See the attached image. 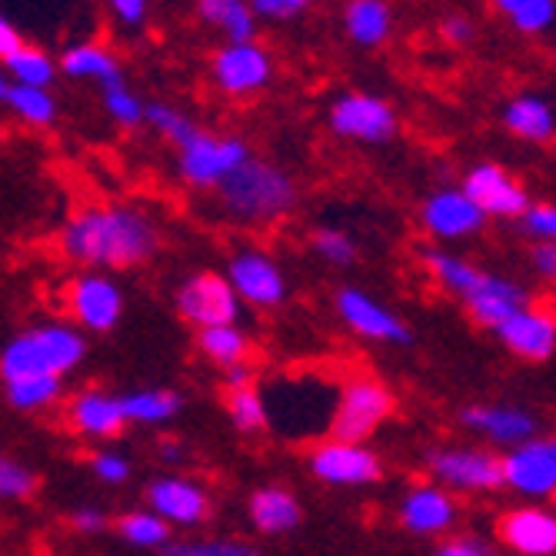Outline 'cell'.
<instances>
[{"label": "cell", "mask_w": 556, "mask_h": 556, "mask_svg": "<svg viewBox=\"0 0 556 556\" xmlns=\"http://www.w3.org/2000/svg\"><path fill=\"white\" fill-rule=\"evenodd\" d=\"M64 257L90 270H130L157 257L161 227L127 204H90L61 230Z\"/></svg>", "instance_id": "1"}, {"label": "cell", "mask_w": 556, "mask_h": 556, "mask_svg": "<svg viewBox=\"0 0 556 556\" xmlns=\"http://www.w3.org/2000/svg\"><path fill=\"white\" fill-rule=\"evenodd\" d=\"M227 217L240 224H270L296 207V184L277 164L247 157L217 190Z\"/></svg>", "instance_id": "2"}, {"label": "cell", "mask_w": 556, "mask_h": 556, "mask_svg": "<svg viewBox=\"0 0 556 556\" xmlns=\"http://www.w3.org/2000/svg\"><path fill=\"white\" fill-rule=\"evenodd\" d=\"M87 357V340L71 324H40L21 330L0 350V380L21 377H67Z\"/></svg>", "instance_id": "3"}, {"label": "cell", "mask_w": 556, "mask_h": 556, "mask_svg": "<svg viewBox=\"0 0 556 556\" xmlns=\"http://www.w3.org/2000/svg\"><path fill=\"white\" fill-rule=\"evenodd\" d=\"M174 150H177V174H180V180L187 187H197V190H217L250 157V147L243 140L224 137V134H211L200 124Z\"/></svg>", "instance_id": "4"}, {"label": "cell", "mask_w": 556, "mask_h": 556, "mask_svg": "<svg viewBox=\"0 0 556 556\" xmlns=\"http://www.w3.org/2000/svg\"><path fill=\"white\" fill-rule=\"evenodd\" d=\"M393 414V393L374 377H353L337 393L330 410V433L343 443H364Z\"/></svg>", "instance_id": "5"}, {"label": "cell", "mask_w": 556, "mask_h": 556, "mask_svg": "<svg viewBox=\"0 0 556 556\" xmlns=\"http://www.w3.org/2000/svg\"><path fill=\"white\" fill-rule=\"evenodd\" d=\"M177 314L193 324L197 330H211V327H230L240 317V296L227 283L224 274H193L177 287Z\"/></svg>", "instance_id": "6"}, {"label": "cell", "mask_w": 556, "mask_h": 556, "mask_svg": "<svg viewBox=\"0 0 556 556\" xmlns=\"http://www.w3.org/2000/svg\"><path fill=\"white\" fill-rule=\"evenodd\" d=\"M211 80L227 97H254L274 80V58L257 40L224 43L211 58Z\"/></svg>", "instance_id": "7"}, {"label": "cell", "mask_w": 556, "mask_h": 556, "mask_svg": "<svg viewBox=\"0 0 556 556\" xmlns=\"http://www.w3.org/2000/svg\"><path fill=\"white\" fill-rule=\"evenodd\" d=\"M330 130L346 140H361V143H383L396 134V111L377 93H361L350 90L340 93L330 104Z\"/></svg>", "instance_id": "8"}, {"label": "cell", "mask_w": 556, "mask_h": 556, "mask_svg": "<svg viewBox=\"0 0 556 556\" xmlns=\"http://www.w3.org/2000/svg\"><path fill=\"white\" fill-rule=\"evenodd\" d=\"M307 467L327 486H367L383 477V464L370 446L343 443L333 437L311 450Z\"/></svg>", "instance_id": "9"}, {"label": "cell", "mask_w": 556, "mask_h": 556, "mask_svg": "<svg viewBox=\"0 0 556 556\" xmlns=\"http://www.w3.org/2000/svg\"><path fill=\"white\" fill-rule=\"evenodd\" d=\"M67 311L90 333H111L124 317V290L108 274H80L67 287Z\"/></svg>", "instance_id": "10"}, {"label": "cell", "mask_w": 556, "mask_h": 556, "mask_svg": "<svg viewBox=\"0 0 556 556\" xmlns=\"http://www.w3.org/2000/svg\"><path fill=\"white\" fill-rule=\"evenodd\" d=\"M224 277L240 296V303H254V307H280L290 296L287 274L264 250H237Z\"/></svg>", "instance_id": "11"}, {"label": "cell", "mask_w": 556, "mask_h": 556, "mask_svg": "<svg viewBox=\"0 0 556 556\" xmlns=\"http://www.w3.org/2000/svg\"><path fill=\"white\" fill-rule=\"evenodd\" d=\"M333 307L340 314V320L367 340H377V343H410L414 333L410 327L403 324L393 311H387L383 303H377L370 293L357 290V287H340L337 296H333Z\"/></svg>", "instance_id": "12"}, {"label": "cell", "mask_w": 556, "mask_h": 556, "mask_svg": "<svg viewBox=\"0 0 556 556\" xmlns=\"http://www.w3.org/2000/svg\"><path fill=\"white\" fill-rule=\"evenodd\" d=\"M147 507L150 514H157L164 523L177 527H200L211 520V493L200 486L197 480L187 477H157L147 486Z\"/></svg>", "instance_id": "13"}, {"label": "cell", "mask_w": 556, "mask_h": 556, "mask_svg": "<svg viewBox=\"0 0 556 556\" xmlns=\"http://www.w3.org/2000/svg\"><path fill=\"white\" fill-rule=\"evenodd\" d=\"M467 200L483 217H527L530 193L496 164H480L464 180Z\"/></svg>", "instance_id": "14"}, {"label": "cell", "mask_w": 556, "mask_h": 556, "mask_svg": "<svg viewBox=\"0 0 556 556\" xmlns=\"http://www.w3.org/2000/svg\"><path fill=\"white\" fill-rule=\"evenodd\" d=\"M430 473L457 490H496L503 486V470L493 453L483 450H460V446H446L433 450L427 457Z\"/></svg>", "instance_id": "15"}, {"label": "cell", "mask_w": 556, "mask_h": 556, "mask_svg": "<svg viewBox=\"0 0 556 556\" xmlns=\"http://www.w3.org/2000/svg\"><path fill=\"white\" fill-rule=\"evenodd\" d=\"M503 483L527 496H553L556 493V440H527L510 457L500 460Z\"/></svg>", "instance_id": "16"}, {"label": "cell", "mask_w": 556, "mask_h": 556, "mask_svg": "<svg viewBox=\"0 0 556 556\" xmlns=\"http://www.w3.org/2000/svg\"><path fill=\"white\" fill-rule=\"evenodd\" d=\"M67 424L90 440H114L124 433L127 420L121 410V396L108 390H80L67 403Z\"/></svg>", "instance_id": "17"}, {"label": "cell", "mask_w": 556, "mask_h": 556, "mask_svg": "<svg viewBox=\"0 0 556 556\" xmlns=\"http://www.w3.org/2000/svg\"><path fill=\"white\" fill-rule=\"evenodd\" d=\"M486 224L483 211H477L464 190H440L424 204V227L440 240H460L477 233Z\"/></svg>", "instance_id": "18"}, {"label": "cell", "mask_w": 556, "mask_h": 556, "mask_svg": "<svg viewBox=\"0 0 556 556\" xmlns=\"http://www.w3.org/2000/svg\"><path fill=\"white\" fill-rule=\"evenodd\" d=\"M453 520H457V503L450 500L443 486L433 483L414 486L400 503V527L417 536L443 533L446 527H453Z\"/></svg>", "instance_id": "19"}, {"label": "cell", "mask_w": 556, "mask_h": 556, "mask_svg": "<svg viewBox=\"0 0 556 556\" xmlns=\"http://www.w3.org/2000/svg\"><path fill=\"white\" fill-rule=\"evenodd\" d=\"M500 540L523 556H556V517L540 507L510 510L500 520Z\"/></svg>", "instance_id": "20"}, {"label": "cell", "mask_w": 556, "mask_h": 556, "mask_svg": "<svg viewBox=\"0 0 556 556\" xmlns=\"http://www.w3.org/2000/svg\"><path fill=\"white\" fill-rule=\"evenodd\" d=\"M496 337L523 361H546L556 350V320L543 311L523 307L507 324L496 327Z\"/></svg>", "instance_id": "21"}, {"label": "cell", "mask_w": 556, "mask_h": 556, "mask_svg": "<svg viewBox=\"0 0 556 556\" xmlns=\"http://www.w3.org/2000/svg\"><path fill=\"white\" fill-rule=\"evenodd\" d=\"M464 303H467V314H470L473 324L496 330L500 324H507L514 314H520L527 307V293L514 280H503V277L486 274L483 283Z\"/></svg>", "instance_id": "22"}, {"label": "cell", "mask_w": 556, "mask_h": 556, "mask_svg": "<svg viewBox=\"0 0 556 556\" xmlns=\"http://www.w3.org/2000/svg\"><path fill=\"white\" fill-rule=\"evenodd\" d=\"M247 517L261 533L283 536L303 523V507L293 496V490H287V486H261L247 500Z\"/></svg>", "instance_id": "23"}, {"label": "cell", "mask_w": 556, "mask_h": 556, "mask_svg": "<svg viewBox=\"0 0 556 556\" xmlns=\"http://www.w3.org/2000/svg\"><path fill=\"white\" fill-rule=\"evenodd\" d=\"M460 424L486 433L493 443L503 446H523L536 433V420L517 407H467L460 414Z\"/></svg>", "instance_id": "24"}, {"label": "cell", "mask_w": 556, "mask_h": 556, "mask_svg": "<svg viewBox=\"0 0 556 556\" xmlns=\"http://www.w3.org/2000/svg\"><path fill=\"white\" fill-rule=\"evenodd\" d=\"M58 67H61V74H67L74 80H93L100 87L124 77V67H121L117 54H114V50H108L104 43H97V40L71 43L61 54Z\"/></svg>", "instance_id": "25"}, {"label": "cell", "mask_w": 556, "mask_h": 556, "mask_svg": "<svg viewBox=\"0 0 556 556\" xmlns=\"http://www.w3.org/2000/svg\"><path fill=\"white\" fill-rule=\"evenodd\" d=\"M184 407V400L177 390L170 387H143V390H130L121 396V410L127 424H143V427H161L167 420H174Z\"/></svg>", "instance_id": "26"}, {"label": "cell", "mask_w": 556, "mask_h": 556, "mask_svg": "<svg viewBox=\"0 0 556 556\" xmlns=\"http://www.w3.org/2000/svg\"><path fill=\"white\" fill-rule=\"evenodd\" d=\"M193 11L204 24L224 30L227 43L257 40V17H254V11H250V4H243V0H200Z\"/></svg>", "instance_id": "27"}, {"label": "cell", "mask_w": 556, "mask_h": 556, "mask_svg": "<svg viewBox=\"0 0 556 556\" xmlns=\"http://www.w3.org/2000/svg\"><path fill=\"white\" fill-rule=\"evenodd\" d=\"M343 30L353 43L380 47V43H387V37L393 30L390 8L380 4V0H353V4L343 8Z\"/></svg>", "instance_id": "28"}, {"label": "cell", "mask_w": 556, "mask_h": 556, "mask_svg": "<svg viewBox=\"0 0 556 556\" xmlns=\"http://www.w3.org/2000/svg\"><path fill=\"white\" fill-rule=\"evenodd\" d=\"M503 124H507L510 134L530 140V143H546L556 134V117L549 111V104L543 97L523 93L517 100H510L507 114H503Z\"/></svg>", "instance_id": "29"}, {"label": "cell", "mask_w": 556, "mask_h": 556, "mask_svg": "<svg viewBox=\"0 0 556 556\" xmlns=\"http://www.w3.org/2000/svg\"><path fill=\"white\" fill-rule=\"evenodd\" d=\"M197 346L214 367H224V370L247 367V361H250V337L237 324L197 330Z\"/></svg>", "instance_id": "30"}, {"label": "cell", "mask_w": 556, "mask_h": 556, "mask_svg": "<svg viewBox=\"0 0 556 556\" xmlns=\"http://www.w3.org/2000/svg\"><path fill=\"white\" fill-rule=\"evenodd\" d=\"M4 396L14 410L21 414H40L64 396V380L61 377H21L4 383Z\"/></svg>", "instance_id": "31"}, {"label": "cell", "mask_w": 556, "mask_h": 556, "mask_svg": "<svg viewBox=\"0 0 556 556\" xmlns=\"http://www.w3.org/2000/svg\"><path fill=\"white\" fill-rule=\"evenodd\" d=\"M227 393V414H230V424L240 430V433H264L270 427V414H267V400L264 393L247 383V387H230L224 390Z\"/></svg>", "instance_id": "32"}, {"label": "cell", "mask_w": 556, "mask_h": 556, "mask_svg": "<svg viewBox=\"0 0 556 556\" xmlns=\"http://www.w3.org/2000/svg\"><path fill=\"white\" fill-rule=\"evenodd\" d=\"M4 71L11 77V84L17 87H40V90H50V84H54L58 77V64L50 61V54H43L40 47L27 43L17 50V54H11L4 61Z\"/></svg>", "instance_id": "33"}, {"label": "cell", "mask_w": 556, "mask_h": 556, "mask_svg": "<svg viewBox=\"0 0 556 556\" xmlns=\"http://www.w3.org/2000/svg\"><path fill=\"white\" fill-rule=\"evenodd\" d=\"M427 267L433 270V277L450 290V293H457V296H470L480 283H483V270H477L470 261L464 257H453V254H443V250H430V254L424 257Z\"/></svg>", "instance_id": "34"}, {"label": "cell", "mask_w": 556, "mask_h": 556, "mask_svg": "<svg viewBox=\"0 0 556 556\" xmlns=\"http://www.w3.org/2000/svg\"><path fill=\"white\" fill-rule=\"evenodd\" d=\"M4 104L14 111L17 121L30 124V127H50L58 121V100L50 90H40V87H11Z\"/></svg>", "instance_id": "35"}, {"label": "cell", "mask_w": 556, "mask_h": 556, "mask_svg": "<svg viewBox=\"0 0 556 556\" xmlns=\"http://www.w3.org/2000/svg\"><path fill=\"white\" fill-rule=\"evenodd\" d=\"M117 533L140 549H164L170 543V527L150 510H130L117 520Z\"/></svg>", "instance_id": "36"}, {"label": "cell", "mask_w": 556, "mask_h": 556, "mask_svg": "<svg viewBox=\"0 0 556 556\" xmlns=\"http://www.w3.org/2000/svg\"><path fill=\"white\" fill-rule=\"evenodd\" d=\"M496 11L510 17V24L523 34L546 30L556 21V4L553 0H500Z\"/></svg>", "instance_id": "37"}, {"label": "cell", "mask_w": 556, "mask_h": 556, "mask_svg": "<svg viewBox=\"0 0 556 556\" xmlns=\"http://www.w3.org/2000/svg\"><path fill=\"white\" fill-rule=\"evenodd\" d=\"M100 97H104V111H108V117H111L114 124H121V127H137V124H143V108H147V104L127 87L124 77L100 87Z\"/></svg>", "instance_id": "38"}, {"label": "cell", "mask_w": 556, "mask_h": 556, "mask_svg": "<svg viewBox=\"0 0 556 556\" xmlns=\"http://www.w3.org/2000/svg\"><path fill=\"white\" fill-rule=\"evenodd\" d=\"M161 556H264V553L243 540H187V543H167Z\"/></svg>", "instance_id": "39"}, {"label": "cell", "mask_w": 556, "mask_h": 556, "mask_svg": "<svg viewBox=\"0 0 556 556\" xmlns=\"http://www.w3.org/2000/svg\"><path fill=\"white\" fill-rule=\"evenodd\" d=\"M311 247H314V254L333 267H350L353 261H357V243H353L350 233L337 230V227H320L314 230L311 237Z\"/></svg>", "instance_id": "40"}, {"label": "cell", "mask_w": 556, "mask_h": 556, "mask_svg": "<svg viewBox=\"0 0 556 556\" xmlns=\"http://www.w3.org/2000/svg\"><path fill=\"white\" fill-rule=\"evenodd\" d=\"M37 490V473L21 460L0 453V500H27Z\"/></svg>", "instance_id": "41"}, {"label": "cell", "mask_w": 556, "mask_h": 556, "mask_svg": "<svg viewBox=\"0 0 556 556\" xmlns=\"http://www.w3.org/2000/svg\"><path fill=\"white\" fill-rule=\"evenodd\" d=\"M90 470H93V477L100 483H111V486L127 483L130 473H134L130 460L124 457V453H117V450H100V453H93V457H90Z\"/></svg>", "instance_id": "42"}, {"label": "cell", "mask_w": 556, "mask_h": 556, "mask_svg": "<svg viewBox=\"0 0 556 556\" xmlns=\"http://www.w3.org/2000/svg\"><path fill=\"white\" fill-rule=\"evenodd\" d=\"M250 11H254L257 21L287 24V21H296L300 14H307L311 0H250Z\"/></svg>", "instance_id": "43"}, {"label": "cell", "mask_w": 556, "mask_h": 556, "mask_svg": "<svg viewBox=\"0 0 556 556\" xmlns=\"http://www.w3.org/2000/svg\"><path fill=\"white\" fill-rule=\"evenodd\" d=\"M108 14H111L121 27L137 30V27L147 24L150 4H147V0H114V4H108Z\"/></svg>", "instance_id": "44"}, {"label": "cell", "mask_w": 556, "mask_h": 556, "mask_svg": "<svg viewBox=\"0 0 556 556\" xmlns=\"http://www.w3.org/2000/svg\"><path fill=\"white\" fill-rule=\"evenodd\" d=\"M71 527L77 533H104L111 527V517L100 510V507H77L71 514Z\"/></svg>", "instance_id": "45"}, {"label": "cell", "mask_w": 556, "mask_h": 556, "mask_svg": "<svg viewBox=\"0 0 556 556\" xmlns=\"http://www.w3.org/2000/svg\"><path fill=\"white\" fill-rule=\"evenodd\" d=\"M527 230L543 237L546 243H556V207H530L527 211Z\"/></svg>", "instance_id": "46"}, {"label": "cell", "mask_w": 556, "mask_h": 556, "mask_svg": "<svg viewBox=\"0 0 556 556\" xmlns=\"http://www.w3.org/2000/svg\"><path fill=\"white\" fill-rule=\"evenodd\" d=\"M24 47V37L17 30V24L0 11V61H8L11 54H17V50Z\"/></svg>", "instance_id": "47"}, {"label": "cell", "mask_w": 556, "mask_h": 556, "mask_svg": "<svg viewBox=\"0 0 556 556\" xmlns=\"http://www.w3.org/2000/svg\"><path fill=\"white\" fill-rule=\"evenodd\" d=\"M443 37L457 47H467L473 40V24L467 17H446L443 21Z\"/></svg>", "instance_id": "48"}, {"label": "cell", "mask_w": 556, "mask_h": 556, "mask_svg": "<svg viewBox=\"0 0 556 556\" xmlns=\"http://www.w3.org/2000/svg\"><path fill=\"white\" fill-rule=\"evenodd\" d=\"M433 556H490V553L473 540H446L443 546H437Z\"/></svg>", "instance_id": "49"}, {"label": "cell", "mask_w": 556, "mask_h": 556, "mask_svg": "<svg viewBox=\"0 0 556 556\" xmlns=\"http://www.w3.org/2000/svg\"><path fill=\"white\" fill-rule=\"evenodd\" d=\"M533 264H536V270L543 274V277H549V280H556V243H536V250H533Z\"/></svg>", "instance_id": "50"}, {"label": "cell", "mask_w": 556, "mask_h": 556, "mask_svg": "<svg viewBox=\"0 0 556 556\" xmlns=\"http://www.w3.org/2000/svg\"><path fill=\"white\" fill-rule=\"evenodd\" d=\"M161 460H177L180 457V450H177V443L174 440H161Z\"/></svg>", "instance_id": "51"}, {"label": "cell", "mask_w": 556, "mask_h": 556, "mask_svg": "<svg viewBox=\"0 0 556 556\" xmlns=\"http://www.w3.org/2000/svg\"><path fill=\"white\" fill-rule=\"evenodd\" d=\"M11 77H8V71H4V64H0V104H4V100H8V93H11Z\"/></svg>", "instance_id": "52"}, {"label": "cell", "mask_w": 556, "mask_h": 556, "mask_svg": "<svg viewBox=\"0 0 556 556\" xmlns=\"http://www.w3.org/2000/svg\"><path fill=\"white\" fill-rule=\"evenodd\" d=\"M0 140H4V124H0Z\"/></svg>", "instance_id": "53"}]
</instances>
